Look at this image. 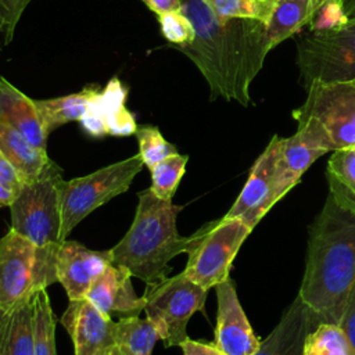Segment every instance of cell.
Here are the masks:
<instances>
[{"instance_id": "15", "label": "cell", "mask_w": 355, "mask_h": 355, "mask_svg": "<svg viewBox=\"0 0 355 355\" xmlns=\"http://www.w3.org/2000/svg\"><path fill=\"white\" fill-rule=\"evenodd\" d=\"M111 263V250L94 251L78 241L64 240L57 252V280L69 300H80Z\"/></svg>"}, {"instance_id": "18", "label": "cell", "mask_w": 355, "mask_h": 355, "mask_svg": "<svg viewBox=\"0 0 355 355\" xmlns=\"http://www.w3.org/2000/svg\"><path fill=\"white\" fill-rule=\"evenodd\" d=\"M322 319L297 295L254 355H302L306 336Z\"/></svg>"}, {"instance_id": "16", "label": "cell", "mask_w": 355, "mask_h": 355, "mask_svg": "<svg viewBox=\"0 0 355 355\" xmlns=\"http://www.w3.org/2000/svg\"><path fill=\"white\" fill-rule=\"evenodd\" d=\"M128 89L115 76L92 100L89 111L79 121L82 129L93 136H130L137 130L133 114L126 108Z\"/></svg>"}, {"instance_id": "34", "label": "cell", "mask_w": 355, "mask_h": 355, "mask_svg": "<svg viewBox=\"0 0 355 355\" xmlns=\"http://www.w3.org/2000/svg\"><path fill=\"white\" fill-rule=\"evenodd\" d=\"M0 183L11 189L15 194L22 189L25 184L24 178L17 171V168L8 161V158L0 151Z\"/></svg>"}, {"instance_id": "22", "label": "cell", "mask_w": 355, "mask_h": 355, "mask_svg": "<svg viewBox=\"0 0 355 355\" xmlns=\"http://www.w3.org/2000/svg\"><path fill=\"white\" fill-rule=\"evenodd\" d=\"M311 4L312 0H276L270 18L265 24L270 50L309 25Z\"/></svg>"}, {"instance_id": "37", "label": "cell", "mask_w": 355, "mask_h": 355, "mask_svg": "<svg viewBox=\"0 0 355 355\" xmlns=\"http://www.w3.org/2000/svg\"><path fill=\"white\" fill-rule=\"evenodd\" d=\"M336 6L343 22L355 19V0H336Z\"/></svg>"}, {"instance_id": "35", "label": "cell", "mask_w": 355, "mask_h": 355, "mask_svg": "<svg viewBox=\"0 0 355 355\" xmlns=\"http://www.w3.org/2000/svg\"><path fill=\"white\" fill-rule=\"evenodd\" d=\"M180 348L183 351V355H226L214 343L209 344V343L196 341L191 338H186L180 344Z\"/></svg>"}, {"instance_id": "21", "label": "cell", "mask_w": 355, "mask_h": 355, "mask_svg": "<svg viewBox=\"0 0 355 355\" xmlns=\"http://www.w3.org/2000/svg\"><path fill=\"white\" fill-rule=\"evenodd\" d=\"M98 92V86L93 85L72 94L35 100L46 133L50 135L53 130L68 122L80 121L89 111L90 103Z\"/></svg>"}, {"instance_id": "17", "label": "cell", "mask_w": 355, "mask_h": 355, "mask_svg": "<svg viewBox=\"0 0 355 355\" xmlns=\"http://www.w3.org/2000/svg\"><path fill=\"white\" fill-rule=\"evenodd\" d=\"M130 277L128 269L111 263L94 280L85 298L105 316H139L144 311V300L136 295Z\"/></svg>"}, {"instance_id": "9", "label": "cell", "mask_w": 355, "mask_h": 355, "mask_svg": "<svg viewBox=\"0 0 355 355\" xmlns=\"http://www.w3.org/2000/svg\"><path fill=\"white\" fill-rule=\"evenodd\" d=\"M306 100L293 111L295 121L315 119L334 150L355 147V85L352 82L313 83Z\"/></svg>"}, {"instance_id": "23", "label": "cell", "mask_w": 355, "mask_h": 355, "mask_svg": "<svg viewBox=\"0 0 355 355\" xmlns=\"http://www.w3.org/2000/svg\"><path fill=\"white\" fill-rule=\"evenodd\" d=\"M331 153L326 171L330 194L340 204L355 211V147Z\"/></svg>"}, {"instance_id": "14", "label": "cell", "mask_w": 355, "mask_h": 355, "mask_svg": "<svg viewBox=\"0 0 355 355\" xmlns=\"http://www.w3.org/2000/svg\"><path fill=\"white\" fill-rule=\"evenodd\" d=\"M215 288L218 313L214 344L226 355H254L261 341L241 308L233 280L227 277Z\"/></svg>"}, {"instance_id": "12", "label": "cell", "mask_w": 355, "mask_h": 355, "mask_svg": "<svg viewBox=\"0 0 355 355\" xmlns=\"http://www.w3.org/2000/svg\"><path fill=\"white\" fill-rule=\"evenodd\" d=\"M61 323L72 338L75 355H112L118 348L116 323L87 298L69 300Z\"/></svg>"}, {"instance_id": "31", "label": "cell", "mask_w": 355, "mask_h": 355, "mask_svg": "<svg viewBox=\"0 0 355 355\" xmlns=\"http://www.w3.org/2000/svg\"><path fill=\"white\" fill-rule=\"evenodd\" d=\"M158 22L162 36L178 49L190 44L196 37L194 26L182 10L158 15Z\"/></svg>"}, {"instance_id": "38", "label": "cell", "mask_w": 355, "mask_h": 355, "mask_svg": "<svg viewBox=\"0 0 355 355\" xmlns=\"http://www.w3.org/2000/svg\"><path fill=\"white\" fill-rule=\"evenodd\" d=\"M15 196L17 194L11 189H8L3 183H0V208L1 207H10L11 202L14 201Z\"/></svg>"}, {"instance_id": "1", "label": "cell", "mask_w": 355, "mask_h": 355, "mask_svg": "<svg viewBox=\"0 0 355 355\" xmlns=\"http://www.w3.org/2000/svg\"><path fill=\"white\" fill-rule=\"evenodd\" d=\"M196 37L179 50L208 83L211 98L222 97L247 107L250 87L270 51L265 24L255 19L218 18L202 0H182Z\"/></svg>"}, {"instance_id": "40", "label": "cell", "mask_w": 355, "mask_h": 355, "mask_svg": "<svg viewBox=\"0 0 355 355\" xmlns=\"http://www.w3.org/2000/svg\"><path fill=\"white\" fill-rule=\"evenodd\" d=\"M329 3H336V0H312V4H311V19L323 6H326Z\"/></svg>"}, {"instance_id": "4", "label": "cell", "mask_w": 355, "mask_h": 355, "mask_svg": "<svg viewBox=\"0 0 355 355\" xmlns=\"http://www.w3.org/2000/svg\"><path fill=\"white\" fill-rule=\"evenodd\" d=\"M62 169L50 159L42 173L25 183L10 205L11 229L39 250H58L61 239Z\"/></svg>"}, {"instance_id": "5", "label": "cell", "mask_w": 355, "mask_h": 355, "mask_svg": "<svg viewBox=\"0 0 355 355\" xmlns=\"http://www.w3.org/2000/svg\"><path fill=\"white\" fill-rule=\"evenodd\" d=\"M297 65L305 90L313 83L355 79V19L311 28L297 42Z\"/></svg>"}, {"instance_id": "28", "label": "cell", "mask_w": 355, "mask_h": 355, "mask_svg": "<svg viewBox=\"0 0 355 355\" xmlns=\"http://www.w3.org/2000/svg\"><path fill=\"white\" fill-rule=\"evenodd\" d=\"M207 7L222 19L241 18L268 22L276 0H202Z\"/></svg>"}, {"instance_id": "41", "label": "cell", "mask_w": 355, "mask_h": 355, "mask_svg": "<svg viewBox=\"0 0 355 355\" xmlns=\"http://www.w3.org/2000/svg\"><path fill=\"white\" fill-rule=\"evenodd\" d=\"M112 355H126V354H123L122 351H119V348H116V349H115V352H114Z\"/></svg>"}, {"instance_id": "33", "label": "cell", "mask_w": 355, "mask_h": 355, "mask_svg": "<svg viewBox=\"0 0 355 355\" xmlns=\"http://www.w3.org/2000/svg\"><path fill=\"white\" fill-rule=\"evenodd\" d=\"M338 326L344 331V334L349 343V347L355 355V287L352 288V291L347 300V304H345L343 316L338 322Z\"/></svg>"}, {"instance_id": "43", "label": "cell", "mask_w": 355, "mask_h": 355, "mask_svg": "<svg viewBox=\"0 0 355 355\" xmlns=\"http://www.w3.org/2000/svg\"><path fill=\"white\" fill-rule=\"evenodd\" d=\"M351 82H352V83H354V85H355V79H354V80H351Z\"/></svg>"}, {"instance_id": "20", "label": "cell", "mask_w": 355, "mask_h": 355, "mask_svg": "<svg viewBox=\"0 0 355 355\" xmlns=\"http://www.w3.org/2000/svg\"><path fill=\"white\" fill-rule=\"evenodd\" d=\"M0 151L17 168L25 183L37 178L50 162L47 151L31 144L15 128L0 116Z\"/></svg>"}, {"instance_id": "32", "label": "cell", "mask_w": 355, "mask_h": 355, "mask_svg": "<svg viewBox=\"0 0 355 355\" xmlns=\"http://www.w3.org/2000/svg\"><path fill=\"white\" fill-rule=\"evenodd\" d=\"M29 3L31 0H0V31L6 44L12 39L15 26Z\"/></svg>"}, {"instance_id": "2", "label": "cell", "mask_w": 355, "mask_h": 355, "mask_svg": "<svg viewBox=\"0 0 355 355\" xmlns=\"http://www.w3.org/2000/svg\"><path fill=\"white\" fill-rule=\"evenodd\" d=\"M355 287V211L330 193L309 227L298 297L322 319L338 324Z\"/></svg>"}, {"instance_id": "10", "label": "cell", "mask_w": 355, "mask_h": 355, "mask_svg": "<svg viewBox=\"0 0 355 355\" xmlns=\"http://www.w3.org/2000/svg\"><path fill=\"white\" fill-rule=\"evenodd\" d=\"M298 128L288 137L273 136L269 141L273 154L283 197L300 182L306 169L323 154L334 151V147L322 126L312 118L297 121Z\"/></svg>"}, {"instance_id": "11", "label": "cell", "mask_w": 355, "mask_h": 355, "mask_svg": "<svg viewBox=\"0 0 355 355\" xmlns=\"http://www.w3.org/2000/svg\"><path fill=\"white\" fill-rule=\"evenodd\" d=\"M36 291V245L10 229L0 239V309L11 312Z\"/></svg>"}, {"instance_id": "27", "label": "cell", "mask_w": 355, "mask_h": 355, "mask_svg": "<svg viewBox=\"0 0 355 355\" xmlns=\"http://www.w3.org/2000/svg\"><path fill=\"white\" fill-rule=\"evenodd\" d=\"M302 355H354V352L338 324L322 322L306 336Z\"/></svg>"}, {"instance_id": "19", "label": "cell", "mask_w": 355, "mask_h": 355, "mask_svg": "<svg viewBox=\"0 0 355 355\" xmlns=\"http://www.w3.org/2000/svg\"><path fill=\"white\" fill-rule=\"evenodd\" d=\"M0 116L15 128L31 144L46 151L47 133L36 103L4 78H0Z\"/></svg>"}, {"instance_id": "24", "label": "cell", "mask_w": 355, "mask_h": 355, "mask_svg": "<svg viewBox=\"0 0 355 355\" xmlns=\"http://www.w3.org/2000/svg\"><path fill=\"white\" fill-rule=\"evenodd\" d=\"M1 355H33L32 297L10 312Z\"/></svg>"}, {"instance_id": "39", "label": "cell", "mask_w": 355, "mask_h": 355, "mask_svg": "<svg viewBox=\"0 0 355 355\" xmlns=\"http://www.w3.org/2000/svg\"><path fill=\"white\" fill-rule=\"evenodd\" d=\"M8 315H10V312H4L0 309V355L3 352V344H4V337H6Z\"/></svg>"}, {"instance_id": "8", "label": "cell", "mask_w": 355, "mask_h": 355, "mask_svg": "<svg viewBox=\"0 0 355 355\" xmlns=\"http://www.w3.org/2000/svg\"><path fill=\"white\" fill-rule=\"evenodd\" d=\"M207 294L208 290L190 280L184 272L146 286L144 312L165 347H180L189 338L187 323L194 312L204 311Z\"/></svg>"}, {"instance_id": "7", "label": "cell", "mask_w": 355, "mask_h": 355, "mask_svg": "<svg viewBox=\"0 0 355 355\" xmlns=\"http://www.w3.org/2000/svg\"><path fill=\"white\" fill-rule=\"evenodd\" d=\"M144 162L140 154L118 161L96 172L62 182L61 186V239L90 212L111 198L125 193Z\"/></svg>"}, {"instance_id": "13", "label": "cell", "mask_w": 355, "mask_h": 355, "mask_svg": "<svg viewBox=\"0 0 355 355\" xmlns=\"http://www.w3.org/2000/svg\"><path fill=\"white\" fill-rule=\"evenodd\" d=\"M282 197L275 154L269 143L254 162L243 190L225 216L237 218L254 229Z\"/></svg>"}, {"instance_id": "3", "label": "cell", "mask_w": 355, "mask_h": 355, "mask_svg": "<svg viewBox=\"0 0 355 355\" xmlns=\"http://www.w3.org/2000/svg\"><path fill=\"white\" fill-rule=\"evenodd\" d=\"M182 211L172 200H161L151 189L139 193L132 226L123 239L111 248L112 263L123 266L146 286L166 279L169 261L186 252L189 237L178 233L176 218Z\"/></svg>"}, {"instance_id": "30", "label": "cell", "mask_w": 355, "mask_h": 355, "mask_svg": "<svg viewBox=\"0 0 355 355\" xmlns=\"http://www.w3.org/2000/svg\"><path fill=\"white\" fill-rule=\"evenodd\" d=\"M135 135L139 143V154L148 169L178 153L176 147L164 139L161 130L157 126H137Z\"/></svg>"}, {"instance_id": "29", "label": "cell", "mask_w": 355, "mask_h": 355, "mask_svg": "<svg viewBox=\"0 0 355 355\" xmlns=\"http://www.w3.org/2000/svg\"><path fill=\"white\" fill-rule=\"evenodd\" d=\"M189 161L187 155L179 153L162 159L155 166L150 169L151 172V190L161 200H172L180 179L184 175L186 164Z\"/></svg>"}, {"instance_id": "6", "label": "cell", "mask_w": 355, "mask_h": 355, "mask_svg": "<svg viewBox=\"0 0 355 355\" xmlns=\"http://www.w3.org/2000/svg\"><path fill=\"white\" fill-rule=\"evenodd\" d=\"M251 232L237 218L222 216L202 225L189 236L184 275L207 290L216 287L229 277L233 259Z\"/></svg>"}, {"instance_id": "36", "label": "cell", "mask_w": 355, "mask_h": 355, "mask_svg": "<svg viewBox=\"0 0 355 355\" xmlns=\"http://www.w3.org/2000/svg\"><path fill=\"white\" fill-rule=\"evenodd\" d=\"M157 15L182 10V0H141Z\"/></svg>"}, {"instance_id": "26", "label": "cell", "mask_w": 355, "mask_h": 355, "mask_svg": "<svg viewBox=\"0 0 355 355\" xmlns=\"http://www.w3.org/2000/svg\"><path fill=\"white\" fill-rule=\"evenodd\" d=\"M33 355L55 354V316L46 288L32 295Z\"/></svg>"}, {"instance_id": "42", "label": "cell", "mask_w": 355, "mask_h": 355, "mask_svg": "<svg viewBox=\"0 0 355 355\" xmlns=\"http://www.w3.org/2000/svg\"><path fill=\"white\" fill-rule=\"evenodd\" d=\"M0 40H3V43L6 44V42H4V36H3V32L0 31Z\"/></svg>"}, {"instance_id": "25", "label": "cell", "mask_w": 355, "mask_h": 355, "mask_svg": "<svg viewBox=\"0 0 355 355\" xmlns=\"http://www.w3.org/2000/svg\"><path fill=\"white\" fill-rule=\"evenodd\" d=\"M116 323V347L126 355H151L159 338L155 326L146 318H122Z\"/></svg>"}]
</instances>
